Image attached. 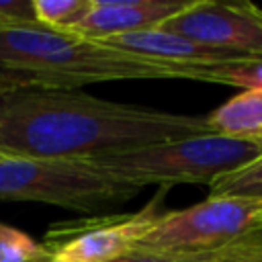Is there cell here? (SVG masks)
<instances>
[{
  "instance_id": "1",
  "label": "cell",
  "mask_w": 262,
  "mask_h": 262,
  "mask_svg": "<svg viewBox=\"0 0 262 262\" xmlns=\"http://www.w3.org/2000/svg\"><path fill=\"white\" fill-rule=\"evenodd\" d=\"M207 117L111 102L80 90H0V156L90 160L209 135Z\"/></svg>"
},
{
  "instance_id": "2",
  "label": "cell",
  "mask_w": 262,
  "mask_h": 262,
  "mask_svg": "<svg viewBox=\"0 0 262 262\" xmlns=\"http://www.w3.org/2000/svg\"><path fill=\"white\" fill-rule=\"evenodd\" d=\"M211 72L131 55L41 23L0 27V90H78L98 82L178 78L211 84Z\"/></svg>"
},
{
  "instance_id": "3",
  "label": "cell",
  "mask_w": 262,
  "mask_h": 262,
  "mask_svg": "<svg viewBox=\"0 0 262 262\" xmlns=\"http://www.w3.org/2000/svg\"><path fill=\"white\" fill-rule=\"evenodd\" d=\"M256 158H260V151L254 139L209 133L141 149L94 156L88 162L113 178L139 188L147 184L170 188L174 184H211L215 178Z\"/></svg>"
},
{
  "instance_id": "4",
  "label": "cell",
  "mask_w": 262,
  "mask_h": 262,
  "mask_svg": "<svg viewBox=\"0 0 262 262\" xmlns=\"http://www.w3.org/2000/svg\"><path fill=\"white\" fill-rule=\"evenodd\" d=\"M139 190L88 160L0 156V201L45 203L78 213H98L133 199Z\"/></svg>"
},
{
  "instance_id": "5",
  "label": "cell",
  "mask_w": 262,
  "mask_h": 262,
  "mask_svg": "<svg viewBox=\"0 0 262 262\" xmlns=\"http://www.w3.org/2000/svg\"><path fill=\"white\" fill-rule=\"evenodd\" d=\"M258 227H262V199L209 194L192 207L166 211L135 248L196 256L217 252Z\"/></svg>"
},
{
  "instance_id": "6",
  "label": "cell",
  "mask_w": 262,
  "mask_h": 262,
  "mask_svg": "<svg viewBox=\"0 0 262 262\" xmlns=\"http://www.w3.org/2000/svg\"><path fill=\"white\" fill-rule=\"evenodd\" d=\"M166 190L160 188L137 213L98 215L51 225L43 242L51 254L49 262H113L125 256L166 213Z\"/></svg>"
},
{
  "instance_id": "7",
  "label": "cell",
  "mask_w": 262,
  "mask_h": 262,
  "mask_svg": "<svg viewBox=\"0 0 262 262\" xmlns=\"http://www.w3.org/2000/svg\"><path fill=\"white\" fill-rule=\"evenodd\" d=\"M160 29L219 51L262 59V8L250 2L192 0Z\"/></svg>"
},
{
  "instance_id": "8",
  "label": "cell",
  "mask_w": 262,
  "mask_h": 262,
  "mask_svg": "<svg viewBox=\"0 0 262 262\" xmlns=\"http://www.w3.org/2000/svg\"><path fill=\"white\" fill-rule=\"evenodd\" d=\"M190 2L192 0H92L88 14L72 33L92 41H104L151 31L182 12Z\"/></svg>"
},
{
  "instance_id": "9",
  "label": "cell",
  "mask_w": 262,
  "mask_h": 262,
  "mask_svg": "<svg viewBox=\"0 0 262 262\" xmlns=\"http://www.w3.org/2000/svg\"><path fill=\"white\" fill-rule=\"evenodd\" d=\"M106 47L147 57V59H160L174 66H186L196 70H219V68H233V66H246L254 59L233 55L227 51H219L207 45H201L192 39H186L178 33L164 31V29H151L143 33L123 35L100 41Z\"/></svg>"
},
{
  "instance_id": "10",
  "label": "cell",
  "mask_w": 262,
  "mask_h": 262,
  "mask_svg": "<svg viewBox=\"0 0 262 262\" xmlns=\"http://www.w3.org/2000/svg\"><path fill=\"white\" fill-rule=\"evenodd\" d=\"M211 133L254 139L262 133V90H244L207 115Z\"/></svg>"
},
{
  "instance_id": "11",
  "label": "cell",
  "mask_w": 262,
  "mask_h": 262,
  "mask_svg": "<svg viewBox=\"0 0 262 262\" xmlns=\"http://www.w3.org/2000/svg\"><path fill=\"white\" fill-rule=\"evenodd\" d=\"M211 194L219 196H252L262 199V156L248 162L242 168H235L211 184Z\"/></svg>"
},
{
  "instance_id": "12",
  "label": "cell",
  "mask_w": 262,
  "mask_h": 262,
  "mask_svg": "<svg viewBox=\"0 0 262 262\" xmlns=\"http://www.w3.org/2000/svg\"><path fill=\"white\" fill-rule=\"evenodd\" d=\"M45 244L0 221V262H49Z\"/></svg>"
},
{
  "instance_id": "13",
  "label": "cell",
  "mask_w": 262,
  "mask_h": 262,
  "mask_svg": "<svg viewBox=\"0 0 262 262\" xmlns=\"http://www.w3.org/2000/svg\"><path fill=\"white\" fill-rule=\"evenodd\" d=\"M90 6L92 0H33L37 23L61 31H72L88 14Z\"/></svg>"
},
{
  "instance_id": "14",
  "label": "cell",
  "mask_w": 262,
  "mask_h": 262,
  "mask_svg": "<svg viewBox=\"0 0 262 262\" xmlns=\"http://www.w3.org/2000/svg\"><path fill=\"white\" fill-rule=\"evenodd\" d=\"M196 262H262V227L246 233L237 242L209 254L192 256Z\"/></svg>"
},
{
  "instance_id": "15",
  "label": "cell",
  "mask_w": 262,
  "mask_h": 262,
  "mask_svg": "<svg viewBox=\"0 0 262 262\" xmlns=\"http://www.w3.org/2000/svg\"><path fill=\"white\" fill-rule=\"evenodd\" d=\"M211 84H225L244 90H262V59H254L246 66L213 70Z\"/></svg>"
},
{
  "instance_id": "16",
  "label": "cell",
  "mask_w": 262,
  "mask_h": 262,
  "mask_svg": "<svg viewBox=\"0 0 262 262\" xmlns=\"http://www.w3.org/2000/svg\"><path fill=\"white\" fill-rule=\"evenodd\" d=\"M37 23L33 0H2L0 2V27Z\"/></svg>"
},
{
  "instance_id": "17",
  "label": "cell",
  "mask_w": 262,
  "mask_h": 262,
  "mask_svg": "<svg viewBox=\"0 0 262 262\" xmlns=\"http://www.w3.org/2000/svg\"><path fill=\"white\" fill-rule=\"evenodd\" d=\"M113 262H196L192 256H180V254H156L133 248L125 256L113 260Z\"/></svg>"
},
{
  "instance_id": "18",
  "label": "cell",
  "mask_w": 262,
  "mask_h": 262,
  "mask_svg": "<svg viewBox=\"0 0 262 262\" xmlns=\"http://www.w3.org/2000/svg\"><path fill=\"white\" fill-rule=\"evenodd\" d=\"M254 141H256V145H258V151H260V156H262V133H260L258 137H254Z\"/></svg>"
}]
</instances>
